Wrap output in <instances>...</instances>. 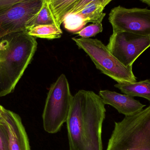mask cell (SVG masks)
<instances>
[{
  "mask_svg": "<svg viewBox=\"0 0 150 150\" xmlns=\"http://www.w3.org/2000/svg\"><path fill=\"white\" fill-rule=\"evenodd\" d=\"M38 42L27 32L0 38V97L12 92L35 54Z\"/></svg>",
  "mask_w": 150,
  "mask_h": 150,
  "instance_id": "cell-2",
  "label": "cell"
},
{
  "mask_svg": "<svg viewBox=\"0 0 150 150\" xmlns=\"http://www.w3.org/2000/svg\"><path fill=\"white\" fill-rule=\"evenodd\" d=\"M3 122L2 118L1 116H0V123H2Z\"/></svg>",
  "mask_w": 150,
  "mask_h": 150,
  "instance_id": "cell-23",
  "label": "cell"
},
{
  "mask_svg": "<svg viewBox=\"0 0 150 150\" xmlns=\"http://www.w3.org/2000/svg\"><path fill=\"white\" fill-rule=\"evenodd\" d=\"M44 0H20L0 13V38L14 33L27 32L29 23L42 9Z\"/></svg>",
  "mask_w": 150,
  "mask_h": 150,
  "instance_id": "cell-7",
  "label": "cell"
},
{
  "mask_svg": "<svg viewBox=\"0 0 150 150\" xmlns=\"http://www.w3.org/2000/svg\"><path fill=\"white\" fill-rule=\"evenodd\" d=\"M77 45L91 58L96 68L118 83L136 82L133 67H127L120 62L100 40L91 38H72Z\"/></svg>",
  "mask_w": 150,
  "mask_h": 150,
  "instance_id": "cell-5",
  "label": "cell"
},
{
  "mask_svg": "<svg viewBox=\"0 0 150 150\" xmlns=\"http://www.w3.org/2000/svg\"><path fill=\"white\" fill-rule=\"evenodd\" d=\"M78 0H47L49 7L59 27L68 15L72 14Z\"/></svg>",
  "mask_w": 150,
  "mask_h": 150,
  "instance_id": "cell-13",
  "label": "cell"
},
{
  "mask_svg": "<svg viewBox=\"0 0 150 150\" xmlns=\"http://www.w3.org/2000/svg\"><path fill=\"white\" fill-rule=\"evenodd\" d=\"M91 0H78L75 5L72 14H78L91 2Z\"/></svg>",
  "mask_w": 150,
  "mask_h": 150,
  "instance_id": "cell-19",
  "label": "cell"
},
{
  "mask_svg": "<svg viewBox=\"0 0 150 150\" xmlns=\"http://www.w3.org/2000/svg\"><path fill=\"white\" fill-rule=\"evenodd\" d=\"M113 31L150 36V9H127L119 5L111 10L108 18Z\"/></svg>",
  "mask_w": 150,
  "mask_h": 150,
  "instance_id": "cell-8",
  "label": "cell"
},
{
  "mask_svg": "<svg viewBox=\"0 0 150 150\" xmlns=\"http://www.w3.org/2000/svg\"><path fill=\"white\" fill-rule=\"evenodd\" d=\"M111 1V0H91L86 7L78 14L81 16L87 23L90 22L100 23L106 15L103 10Z\"/></svg>",
  "mask_w": 150,
  "mask_h": 150,
  "instance_id": "cell-11",
  "label": "cell"
},
{
  "mask_svg": "<svg viewBox=\"0 0 150 150\" xmlns=\"http://www.w3.org/2000/svg\"><path fill=\"white\" fill-rule=\"evenodd\" d=\"M99 95L105 105L113 107L125 116L134 115L146 106V105H143L133 97L108 90L100 91Z\"/></svg>",
  "mask_w": 150,
  "mask_h": 150,
  "instance_id": "cell-10",
  "label": "cell"
},
{
  "mask_svg": "<svg viewBox=\"0 0 150 150\" xmlns=\"http://www.w3.org/2000/svg\"><path fill=\"white\" fill-rule=\"evenodd\" d=\"M0 150H9L8 132L3 120L0 123Z\"/></svg>",
  "mask_w": 150,
  "mask_h": 150,
  "instance_id": "cell-18",
  "label": "cell"
},
{
  "mask_svg": "<svg viewBox=\"0 0 150 150\" xmlns=\"http://www.w3.org/2000/svg\"><path fill=\"white\" fill-rule=\"evenodd\" d=\"M115 87L124 94L134 97H141L150 102V80H143L133 83H117Z\"/></svg>",
  "mask_w": 150,
  "mask_h": 150,
  "instance_id": "cell-12",
  "label": "cell"
},
{
  "mask_svg": "<svg viewBox=\"0 0 150 150\" xmlns=\"http://www.w3.org/2000/svg\"><path fill=\"white\" fill-rule=\"evenodd\" d=\"M106 112L102 99L94 92L80 90L73 96L66 122L69 150H103Z\"/></svg>",
  "mask_w": 150,
  "mask_h": 150,
  "instance_id": "cell-1",
  "label": "cell"
},
{
  "mask_svg": "<svg viewBox=\"0 0 150 150\" xmlns=\"http://www.w3.org/2000/svg\"><path fill=\"white\" fill-rule=\"evenodd\" d=\"M27 32L33 37L49 40L59 38L63 33L61 29L55 25L38 26L29 29Z\"/></svg>",
  "mask_w": 150,
  "mask_h": 150,
  "instance_id": "cell-15",
  "label": "cell"
},
{
  "mask_svg": "<svg viewBox=\"0 0 150 150\" xmlns=\"http://www.w3.org/2000/svg\"><path fill=\"white\" fill-rule=\"evenodd\" d=\"M73 99L68 81L66 75L62 74L52 85L47 93L42 114L46 132L55 134L60 131L67 120Z\"/></svg>",
  "mask_w": 150,
  "mask_h": 150,
  "instance_id": "cell-4",
  "label": "cell"
},
{
  "mask_svg": "<svg viewBox=\"0 0 150 150\" xmlns=\"http://www.w3.org/2000/svg\"><path fill=\"white\" fill-rule=\"evenodd\" d=\"M103 28L102 23H93L84 27L81 31L75 33L83 38H90L94 37L100 33L102 32Z\"/></svg>",
  "mask_w": 150,
  "mask_h": 150,
  "instance_id": "cell-17",
  "label": "cell"
},
{
  "mask_svg": "<svg viewBox=\"0 0 150 150\" xmlns=\"http://www.w3.org/2000/svg\"><path fill=\"white\" fill-rule=\"evenodd\" d=\"M63 23L67 31L74 33L81 31L87 23L79 14H70L66 17Z\"/></svg>",
  "mask_w": 150,
  "mask_h": 150,
  "instance_id": "cell-16",
  "label": "cell"
},
{
  "mask_svg": "<svg viewBox=\"0 0 150 150\" xmlns=\"http://www.w3.org/2000/svg\"><path fill=\"white\" fill-rule=\"evenodd\" d=\"M142 2L146 4H148L149 6H150V0H143V1H141Z\"/></svg>",
  "mask_w": 150,
  "mask_h": 150,
  "instance_id": "cell-22",
  "label": "cell"
},
{
  "mask_svg": "<svg viewBox=\"0 0 150 150\" xmlns=\"http://www.w3.org/2000/svg\"><path fill=\"white\" fill-rule=\"evenodd\" d=\"M5 109V108H4L1 105H0V116L3 113Z\"/></svg>",
  "mask_w": 150,
  "mask_h": 150,
  "instance_id": "cell-21",
  "label": "cell"
},
{
  "mask_svg": "<svg viewBox=\"0 0 150 150\" xmlns=\"http://www.w3.org/2000/svg\"><path fill=\"white\" fill-rule=\"evenodd\" d=\"M106 150H150V105L115 122Z\"/></svg>",
  "mask_w": 150,
  "mask_h": 150,
  "instance_id": "cell-3",
  "label": "cell"
},
{
  "mask_svg": "<svg viewBox=\"0 0 150 150\" xmlns=\"http://www.w3.org/2000/svg\"><path fill=\"white\" fill-rule=\"evenodd\" d=\"M20 0H0V13L8 9Z\"/></svg>",
  "mask_w": 150,
  "mask_h": 150,
  "instance_id": "cell-20",
  "label": "cell"
},
{
  "mask_svg": "<svg viewBox=\"0 0 150 150\" xmlns=\"http://www.w3.org/2000/svg\"><path fill=\"white\" fill-rule=\"evenodd\" d=\"M110 53L123 65L133 67L134 62L150 47V36L113 31L106 46Z\"/></svg>",
  "mask_w": 150,
  "mask_h": 150,
  "instance_id": "cell-6",
  "label": "cell"
},
{
  "mask_svg": "<svg viewBox=\"0 0 150 150\" xmlns=\"http://www.w3.org/2000/svg\"><path fill=\"white\" fill-rule=\"evenodd\" d=\"M1 116L8 132L9 150H30L28 136L20 116L6 109Z\"/></svg>",
  "mask_w": 150,
  "mask_h": 150,
  "instance_id": "cell-9",
  "label": "cell"
},
{
  "mask_svg": "<svg viewBox=\"0 0 150 150\" xmlns=\"http://www.w3.org/2000/svg\"><path fill=\"white\" fill-rule=\"evenodd\" d=\"M40 25H55L61 28L58 26L54 16L51 11L47 0H44L42 9L28 24L27 31L32 27Z\"/></svg>",
  "mask_w": 150,
  "mask_h": 150,
  "instance_id": "cell-14",
  "label": "cell"
}]
</instances>
